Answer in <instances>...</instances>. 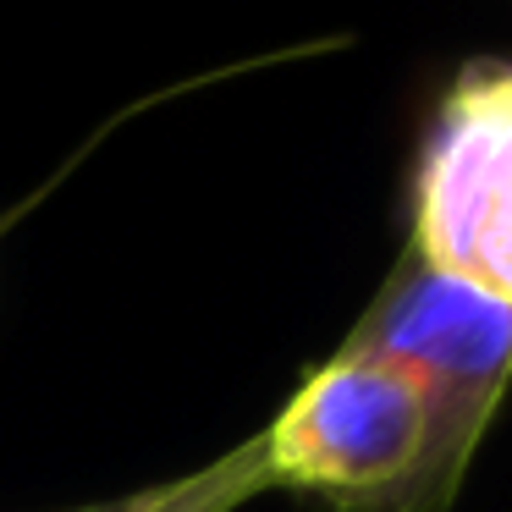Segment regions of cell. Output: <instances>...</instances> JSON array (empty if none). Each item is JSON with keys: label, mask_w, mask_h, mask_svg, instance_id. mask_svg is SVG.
I'll return each mask as SVG.
<instances>
[{"label": "cell", "mask_w": 512, "mask_h": 512, "mask_svg": "<svg viewBox=\"0 0 512 512\" xmlns=\"http://www.w3.org/2000/svg\"><path fill=\"white\" fill-rule=\"evenodd\" d=\"M342 353L386 358L419 380L430 441L397 512H446L512 380V303L402 254L364 320L347 331Z\"/></svg>", "instance_id": "obj_1"}, {"label": "cell", "mask_w": 512, "mask_h": 512, "mask_svg": "<svg viewBox=\"0 0 512 512\" xmlns=\"http://www.w3.org/2000/svg\"><path fill=\"white\" fill-rule=\"evenodd\" d=\"M270 463H265V446L254 441H237L232 452H221L215 463H204L199 474L188 479H171V485L155 490H138L133 512H237L248 496L270 490Z\"/></svg>", "instance_id": "obj_4"}, {"label": "cell", "mask_w": 512, "mask_h": 512, "mask_svg": "<svg viewBox=\"0 0 512 512\" xmlns=\"http://www.w3.org/2000/svg\"><path fill=\"white\" fill-rule=\"evenodd\" d=\"M408 254L512 303V67H468L441 100L413 177Z\"/></svg>", "instance_id": "obj_3"}, {"label": "cell", "mask_w": 512, "mask_h": 512, "mask_svg": "<svg viewBox=\"0 0 512 512\" xmlns=\"http://www.w3.org/2000/svg\"><path fill=\"white\" fill-rule=\"evenodd\" d=\"M430 413L408 369L336 353L259 435L276 485L325 496L353 512H397L419 479Z\"/></svg>", "instance_id": "obj_2"}, {"label": "cell", "mask_w": 512, "mask_h": 512, "mask_svg": "<svg viewBox=\"0 0 512 512\" xmlns=\"http://www.w3.org/2000/svg\"><path fill=\"white\" fill-rule=\"evenodd\" d=\"M138 496V490H133ZM133 496H116V501H94V507H72V512H133Z\"/></svg>", "instance_id": "obj_5"}]
</instances>
